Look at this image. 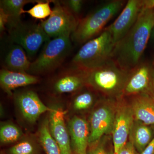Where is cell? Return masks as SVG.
I'll list each match as a JSON object with an SVG mask.
<instances>
[{
  "instance_id": "21",
  "label": "cell",
  "mask_w": 154,
  "mask_h": 154,
  "mask_svg": "<svg viewBox=\"0 0 154 154\" xmlns=\"http://www.w3.org/2000/svg\"><path fill=\"white\" fill-rule=\"evenodd\" d=\"M40 144L46 154H62L60 148L50 131L48 119L43 122L38 131Z\"/></svg>"
},
{
  "instance_id": "6",
  "label": "cell",
  "mask_w": 154,
  "mask_h": 154,
  "mask_svg": "<svg viewBox=\"0 0 154 154\" xmlns=\"http://www.w3.org/2000/svg\"><path fill=\"white\" fill-rule=\"evenodd\" d=\"M9 33L11 41L23 48L30 57L37 53L43 43L50 40L40 23L21 21L9 29Z\"/></svg>"
},
{
  "instance_id": "13",
  "label": "cell",
  "mask_w": 154,
  "mask_h": 154,
  "mask_svg": "<svg viewBox=\"0 0 154 154\" xmlns=\"http://www.w3.org/2000/svg\"><path fill=\"white\" fill-rule=\"evenodd\" d=\"M66 111L60 108H52L50 112L49 127L53 137L57 143L62 154H72L70 138L65 121Z\"/></svg>"
},
{
  "instance_id": "1",
  "label": "cell",
  "mask_w": 154,
  "mask_h": 154,
  "mask_svg": "<svg viewBox=\"0 0 154 154\" xmlns=\"http://www.w3.org/2000/svg\"><path fill=\"white\" fill-rule=\"evenodd\" d=\"M154 27V9L143 10L132 28L113 50L112 60L129 72L140 62Z\"/></svg>"
},
{
  "instance_id": "17",
  "label": "cell",
  "mask_w": 154,
  "mask_h": 154,
  "mask_svg": "<svg viewBox=\"0 0 154 154\" xmlns=\"http://www.w3.org/2000/svg\"><path fill=\"white\" fill-rule=\"evenodd\" d=\"M37 77L28 73L11 71L2 69L0 72V84L3 90L10 96L16 88L33 85L38 82Z\"/></svg>"
},
{
  "instance_id": "28",
  "label": "cell",
  "mask_w": 154,
  "mask_h": 154,
  "mask_svg": "<svg viewBox=\"0 0 154 154\" xmlns=\"http://www.w3.org/2000/svg\"><path fill=\"white\" fill-rule=\"evenodd\" d=\"M117 154H140L131 142L127 141L119 151Z\"/></svg>"
},
{
  "instance_id": "15",
  "label": "cell",
  "mask_w": 154,
  "mask_h": 154,
  "mask_svg": "<svg viewBox=\"0 0 154 154\" xmlns=\"http://www.w3.org/2000/svg\"><path fill=\"white\" fill-rule=\"evenodd\" d=\"M131 107L135 120L146 125H154V94H139L133 100Z\"/></svg>"
},
{
  "instance_id": "22",
  "label": "cell",
  "mask_w": 154,
  "mask_h": 154,
  "mask_svg": "<svg viewBox=\"0 0 154 154\" xmlns=\"http://www.w3.org/2000/svg\"><path fill=\"white\" fill-rule=\"evenodd\" d=\"M22 131L18 127L11 123L1 125L0 141L4 144L13 143L19 140L22 136Z\"/></svg>"
},
{
  "instance_id": "8",
  "label": "cell",
  "mask_w": 154,
  "mask_h": 154,
  "mask_svg": "<svg viewBox=\"0 0 154 154\" xmlns=\"http://www.w3.org/2000/svg\"><path fill=\"white\" fill-rule=\"evenodd\" d=\"M154 66L146 62L140 61L128 72L123 91L128 95L154 93L152 83Z\"/></svg>"
},
{
  "instance_id": "16",
  "label": "cell",
  "mask_w": 154,
  "mask_h": 154,
  "mask_svg": "<svg viewBox=\"0 0 154 154\" xmlns=\"http://www.w3.org/2000/svg\"><path fill=\"white\" fill-rule=\"evenodd\" d=\"M56 80L54 89L59 94L72 93L79 90L86 82V70L72 66Z\"/></svg>"
},
{
  "instance_id": "3",
  "label": "cell",
  "mask_w": 154,
  "mask_h": 154,
  "mask_svg": "<svg viewBox=\"0 0 154 154\" xmlns=\"http://www.w3.org/2000/svg\"><path fill=\"white\" fill-rule=\"evenodd\" d=\"M115 43L108 30L84 44L72 60V66L89 70L112 60Z\"/></svg>"
},
{
  "instance_id": "7",
  "label": "cell",
  "mask_w": 154,
  "mask_h": 154,
  "mask_svg": "<svg viewBox=\"0 0 154 154\" xmlns=\"http://www.w3.org/2000/svg\"><path fill=\"white\" fill-rule=\"evenodd\" d=\"M54 7L51 15L42 20V28L50 38H54L65 34L72 35L80 19L75 16L61 1H52Z\"/></svg>"
},
{
  "instance_id": "5",
  "label": "cell",
  "mask_w": 154,
  "mask_h": 154,
  "mask_svg": "<svg viewBox=\"0 0 154 154\" xmlns=\"http://www.w3.org/2000/svg\"><path fill=\"white\" fill-rule=\"evenodd\" d=\"M128 72L112 60L101 66L86 70V82L97 90L112 94L122 88L123 90Z\"/></svg>"
},
{
  "instance_id": "20",
  "label": "cell",
  "mask_w": 154,
  "mask_h": 154,
  "mask_svg": "<svg viewBox=\"0 0 154 154\" xmlns=\"http://www.w3.org/2000/svg\"><path fill=\"white\" fill-rule=\"evenodd\" d=\"M33 0H2L0 2V8L2 9L9 17V29L21 22V16L24 6L29 3H36Z\"/></svg>"
},
{
  "instance_id": "33",
  "label": "cell",
  "mask_w": 154,
  "mask_h": 154,
  "mask_svg": "<svg viewBox=\"0 0 154 154\" xmlns=\"http://www.w3.org/2000/svg\"><path fill=\"white\" fill-rule=\"evenodd\" d=\"M152 88H153V91L154 94V76L153 80Z\"/></svg>"
},
{
  "instance_id": "10",
  "label": "cell",
  "mask_w": 154,
  "mask_h": 154,
  "mask_svg": "<svg viewBox=\"0 0 154 154\" xmlns=\"http://www.w3.org/2000/svg\"><path fill=\"white\" fill-rule=\"evenodd\" d=\"M134 120L131 107L123 105L118 108L112 132L114 154H117L127 142Z\"/></svg>"
},
{
  "instance_id": "18",
  "label": "cell",
  "mask_w": 154,
  "mask_h": 154,
  "mask_svg": "<svg viewBox=\"0 0 154 154\" xmlns=\"http://www.w3.org/2000/svg\"><path fill=\"white\" fill-rule=\"evenodd\" d=\"M25 51L20 45L14 44L6 55L5 69L11 71L28 73L31 63Z\"/></svg>"
},
{
  "instance_id": "32",
  "label": "cell",
  "mask_w": 154,
  "mask_h": 154,
  "mask_svg": "<svg viewBox=\"0 0 154 154\" xmlns=\"http://www.w3.org/2000/svg\"><path fill=\"white\" fill-rule=\"evenodd\" d=\"M0 154H8V153L6 152H5L4 151H1Z\"/></svg>"
},
{
  "instance_id": "26",
  "label": "cell",
  "mask_w": 154,
  "mask_h": 154,
  "mask_svg": "<svg viewBox=\"0 0 154 154\" xmlns=\"http://www.w3.org/2000/svg\"><path fill=\"white\" fill-rule=\"evenodd\" d=\"M69 11L78 18V16L82 8L84 2L82 0H69L61 1ZM79 19V18H78Z\"/></svg>"
},
{
  "instance_id": "11",
  "label": "cell",
  "mask_w": 154,
  "mask_h": 154,
  "mask_svg": "<svg viewBox=\"0 0 154 154\" xmlns=\"http://www.w3.org/2000/svg\"><path fill=\"white\" fill-rule=\"evenodd\" d=\"M115 116L106 107H100L93 112L90 119L89 145H94L104 135L112 132Z\"/></svg>"
},
{
  "instance_id": "24",
  "label": "cell",
  "mask_w": 154,
  "mask_h": 154,
  "mask_svg": "<svg viewBox=\"0 0 154 154\" xmlns=\"http://www.w3.org/2000/svg\"><path fill=\"white\" fill-rule=\"evenodd\" d=\"M8 154H39L38 146L33 141L23 140L9 149Z\"/></svg>"
},
{
  "instance_id": "4",
  "label": "cell",
  "mask_w": 154,
  "mask_h": 154,
  "mask_svg": "<svg viewBox=\"0 0 154 154\" xmlns=\"http://www.w3.org/2000/svg\"><path fill=\"white\" fill-rule=\"evenodd\" d=\"M71 34H65L45 43L38 57L31 63L28 73H47L60 66L71 49Z\"/></svg>"
},
{
  "instance_id": "19",
  "label": "cell",
  "mask_w": 154,
  "mask_h": 154,
  "mask_svg": "<svg viewBox=\"0 0 154 154\" xmlns=\"http://www.w3.org/2000/svg\"><path fill=\"white\" fill-rule=\"evenodd\" d=\"M153 137L152 130L147 125L134 120L128 137L139 153L143 151Z\"/></svg>"
},
{
  "instance_id": "25",
  "label": "cell",
  "mask_w": 154,
  "mask_h": 154,
  "mask_svg": "<svg viewBox=\"0 0 154 154\" xmlns=\"http://www.w3.org/2000/svg\"><path fill=\"white\" fill-rule=\"evenodd\" d=\"M94 97L89 91L78 94L74 100V107L77 110H83L89 108L93 104Z\"/></svg>"
},
{
  "instance_id": "2",
  "label": "cell",
  "mask_w": 154,
  "mask_h": 154,
  "mask_svg": "<svg viewBox=\"0 0 154 154\" xmlns=\"http://www.w3.org/2000/svg\"><path fill=\"white\" fill-rule=\"evenodd\" d=\"M125 3L122 0L107 2L80 19L71 36L72 40L77 44H83L99 36L105 29L106 24L118 14Z\"/></svg>"
},
{
  "instance_id": "30",
  "label": "cell",
  "mask_w": 154,
  "mask_h": 154,
  "mask_svg": "<svg viewBox=\"0 0 154 154\" xmlns=\"http://www.w3.org/2000/svg\"><path fill=\"white\" fill-rule=\"evenodd\" d=\"M140 154H154V136L150 143Z\"/></svg>"
},
{
  "instance_id": "31",
  "label": "cell",
  "mask_w": 154,
  "mask_h": 154,
  "mask_svg": "<svg viewBox=\"0 0 154 154\" xmlns=\"http://www.w3.org/2000/svg\"><path fill=\"white\" fill-rule=\"evenodd\" d=\"M143 10L154 9V0H143Z\"/></svg>"
},
{
  "instance_id": "14",
  "label": "cell",
  "mask_w": 154,
  "mask_h": 154,
  "mask_svg": "<svg viewBox=\"0 0 154 154\" xmlns=\"http://www.w3.org/2000/svg\"><path fill=\"white\" fill-rule=\"evenodd\" d=\"M68 127L72 152L87 154L90 135L88 122L85 119L75 116L69 122Z\"/></svg>"
},
{
  "instance_id": "9",
  "label": "cell",
  "mask_w": 154,
  "mask_h": 154,
  "mask_svg": "<svg viewBox=\"0 0 154 154\" xmlns=\"http://www.w3.org/2000/svg\"><path fill=\"white\" fill-rule=\"evenodd\" d=\"M143 10V0H129L115 21L105 28L115 44L132 28Z\"/></svg>"
},
{
  "instance_id": "12",
  "label": "cell",
  "mask_w": 154,
  "mask_h": 154,
  "mask_svg": "<svg viewBox=\"0 0 154 154\" xmlns=\"http://www.w3.org/2000/svg\"><path fill=\"white\" fill-rule=\"evenodd\" d=\"M16 99L23 117L30 123H34L42 114L52 110L42 102L33 91H25L18 93Z\"/></svg>"
},
{
  "instance_id": "36",
  "label": "cell",
  "mask_w": 154,
  "mask_h": 154,
  "mask_svg": "<svg viewBox=\"0 0 154 154\" xmlns=\"http://www.w3.org/2000/svg\"><path fill=\"white\" fill-rule=\"evenodd\" d=\"M153 65H154V61H153Z\"/></svg>"
},
{
  "instance_id": "35",
  "label": "cell",
  "mask_w": 154,
  "mask_h": 154,
  "mask_svg": "<svg viewBox=\"0 0 154 154\" xmlns=\"http://www.w3.org/2000/svg\"><path fill=\"white\" fill-rule=\"evenodd\" d=\"M72 154H76L72 152Z\"/></svg>"
},
{
  "instance_id": "34",
  "label": "cell",
  "mask_w": 154,
  "mask_h": 154,
  "mask_svg": "<svg viewBox=\"0 0 154 154\" xmlns=\"http://www.w3.org/2000/svg\"><path fill=\"white\" fill-rule=\"evenodd\" d=\"M153 33L154 36V27L153 29L152 33Z\"/></svg>"
},
{
  "instance_id": "23",
  "label": "cell",
  "mask_w": 154,
  "mask_h": 154,
  "mask_svg": "<svg viewBox=\"0 0 154 154\" xmlns=\"http://www.w3.org/2000/svg\"><path fill=\"white\" fill-rule=\"evenodd\" d=\"M51 1H38L35 5L28 10H23L22 14H27L33 18L43 20L49 17L52 12L50 7Z\"/></svg>"
},
{
  "instance_id": "29",
  "label": "cell",
  "mask_w": 154,
  "mask_h": 154,
  "mask_svg": "<svg viewBox=\"0 0 154 154\" xmlns=\"http://www.w3.org/2000/svg\"><path fill=\"white\" fill-rule=\"evenodd\" d=\"M9 21V17L2 9L0 8V31L2 33L6 29Z\"/></svg>"
},
{
  "instance_id": "27",
  "label": "cell",
  "mask_w": 154,
  "mask_h": 154,
  "mask_svg": "<svg viewBox=\"0 0 154 154\" xmlns=\"http://www.w3.org/2000/svg\"><path fill=\"white\" fill-rule=\"evenodd\" d=\"M87 154H115L110 151L108 150L106 147L102 144H95L93 145L89 150L88 151Z\"/></svg>"
}]
</instances>
